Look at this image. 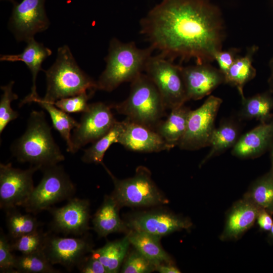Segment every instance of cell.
I'll list each match as a JSON object with an SVG mask.
<instances>
[{
  "label": "cell",
  "instance_id": "1",
  "mask_svg": "<svg viewBox=\"0 0 273 273\" xmlns=\"http://www.w3.org/2000/svg\"><path fill=\"white\" fill-rule=\"evenodd\" d=\"M223 20L208 0H162L140 21L149 47L172 61L210 63L222 50Z\"/></svg>",
  "mask_w": 273,
  "mask_h": 273
},
{
  "label": "cell",
  "instance_id": "2",
  "mask_svg": "<svg viewBox=\"0 0 273 273\" xmlns=\"http://www.w3.org/2000/svg\"><path fill=\"white\" fill-rule=\"evenodd\" d=\"M51 130L44 112L32 111L24 133L11 145L12 155L18 162L29 163L41 170L58 164L64 160L65 156Z\"/></svg>",
  "mask_w": 273,
  "mask_h": 273
},
{
  "label": "cell",
  "instance_id": "3",
  "mask_svg": "<svg viewBox=\"0 0 273 273\" xmlns=\"http://www.w3.org/2000/svg\"><path fill=\"white\" fill-rule=\"evenodd\" d=\"M153 51L150 47L142 49L133 41L112 38L105 58V68L96 81L97 89L110 92L123 83L132 81L144 72Z\"/></svg>",
  "mask_w": 273,
  "mask_h": 273
},
{
  "label": "cell",
  "instance_id": "4",
  "mask_svg": "<svg viewBox=\"0 0 273 273\" xmlns=\"http://www.w3.org/2000/svg\"><path fill=\"white\" fill-rule=\"evenodd\" d=\"M47 88L42 99L53 103L82 92L96 90L97 83L78 65L69 48H58L53 64L46 71Z\"/></svg>",
  "mask_w": 273,
  "mask_h": 273
},
{
  "label": "cell",
  "instance_id": "5",
  "mask_svg": "<svg viewBox=\"0 0 273 273\" xmlns=\"http://www.w3.org/2000/svg\"><path fill=\"white\" fill-rule=\"evenodd\" d=\"M111 106L128 120L154 130L166 109L157 87L145 73L130 82L126 99Z\"/></svg>",
  "mask_w": 273,
  "mask_h": 273
},
{
  "label": "cell",
  "instance_id": "6",
  "mask_svg": "<svg viewBox=\"0 0 273 273\" xmlns=\"http://www.w3.org/2000/svg\"><path fill=\"white\" fill-rule=\"evenodd\" d=\"M110 176L114 189L111 196L119 207H149L168 203V200L151 178L150 171L146 167H137L134 175L119 179L114 176L102 163Z\"/></svg>",
  "mask_w": 273,
  "mask_h": 273
},
{
  "label": "cell",
  "instance_id": "7",
  "mask_svg": "<svg viewBox=\"0 0 273 273\" xmlns=\"http://www.w3.org/2000/svg\"><path fill=\"white\" fill-rule=\"evenodd\" d=\"M43 175L22 207L29 213L49 210L57 203L72 198L76 187L62 166L58 164L41 170Z\"/></svg>",
  "mask_w": 273,
  "mask_h": 273
},
{
  "label": "cell",
  "instance_id": "8",
  "mask_svg": "<svg viewBox=\"0 0 273 273\" xmlns=\"http://www.w3.org/2000/svg\"><path fill=\"white\" fill-rule=\"evenodd\" d=\"M181 66L160 55H152L144 72L157 87L166 109L179 107L188 101Z\"/></svg>",
  "mask_w": 273,
  "mask_h": 273
},
{
  "label": "cell",
  "instance_id": "9",
  "mask_svg": "<svg viewBox=\"0 0 273 273\" xmlns=\"http://www.w3.org/2000/svg\"><path fill=\"white\" fill-rule=\"evenodd\" d=\"M222 103L220 98L210 96L200 107L191 111L186 130L177 145L180 149L194 151L210 146Z\"/></svg>",
  "mask_w": 273,
  "mask_h": 273
},
{
  "label": "cell",
  "instance_id": "10",
  "mask_svg": "<svg viewBox=\"0 0 273 273\" xmlns=\"http://www.w3.org/2000/svg\"><path fill=\"white\" fill-rule=\"evenodd\" d=\"M39 168L13 167L11 163L0 164V207L6 211L23 206L34 186L33 174Z\"/></svg>",
  "mask_w": 273,
  "mask_h": 273
},
{
  "label": "cell",
  "instance_id": "11",
  "mask_svg": "<svg viewBox=\"0 0 273 273\" xmlns=\"http://www.w3.org/2000/svg\"><path fill=\"white\" fill-rule=\"evenodd\" d=\"M117 120L111 105L102 102L89 104L71 135L72 154L88 143H93L106 134Z\"/></svg>",
  "mask_w": 273,
  "mask_h": 273
},
{
  "label": "cell",
  "instance_id": "12",
  "mask_svg": "<svg viewBox=\"0 0 273 273\" xmlns=\"http://www.w3.org/2000/svg\"><path fill=\"white\" fill-rule=\"evenodd\" d=\"M45 2L46 0H22L13 6L9 27L18 41L26 42L49 28L50 22Z\"/></svg>",
  "mask_w": 273,
  "mask_h": 273
},
{
  "label": "cell",
  "instance_id": "13",
  "mask_svg": "<svg viewBox=\"0 0 273 273\" xmlns=\"http://www.w3.org/2000/svg\"><path fill=\"white\" fill-rule=\"evenodd\" d=\"M93 250L92 243L85 236L60 237L48 234L42 251L52 264L72 270Z\"/></svg>",
  "mask_w": 273,
  "mask_h": 273
},
{
  "label": "cell",
  "instance_id": "14",
  "mask_svg": "<svg viewBox=\"0 0 273 273\" xmlns=\"http://www.w3.org/2000/svg\"><path fill=\"white\" fill-rule=\"evenodd\" d=\"M68 200L63 207L49 210L52 215V229L65 235H85L89 230V202L87 199L78 198H71Z\"/></svg>",
  "mask_w": 273,
  "mask_h": 273
},
{
  "label": "cell",
  "instance_id": "15",
  "mask_svg": "<svg viewBox=\"0 0 273 273\" xmlns=\"http://www.w3.org/2000/svg\"><path fill=\"white\" fill-rule=\"evenodd\" d=\"M126 222L129 230L145 232L160 239L176 231L188 230L192 226L189 219L167 211L140 213Z\"/></svg>",
  "mask_w": 273,
  "mask_h": 273
},
{
  "label": "cell",
  "instance_id": "16",
  "mask_svg": "<svg viewBox=\"0 0 273 273\" xmlns=\"http://www.w3.org/2000/svg\"><path fill=\"white\" fill-rule=\"evenodd\" d=\"M188 100H199L224 83V75L210 63L181 66Z\"/></svg>",
  "mask_w": 273,
  "mask_h": 273
},
{
  "label": "cell",
  "instance_id": "17",
  "mask_svg": "<svg viewBox=\"0 0 273 273\" xmlns=\"http://www.w3.org/2000/svg\"><path fill=\"white\" fill-rule=\"evenodd\" d=\"M118 143L127 150L139 152H159L171 149L155 130L126 118Z\"/></svg>",
  "mask_w": 273,
  "mask_h": 273
},
{
  "label": "cell",
  "instance_id": "18",
  "mask_svg": "<svg viewBox=\"0 0 273 273\" xmlns=\"http://www.w3.org/2000/svg\"><path fill=\"white\" fill-rule=\"evenodd\" d=\"M261 209L245 197L235 203L227 214L220 240H236L241 238L253 225Z\"/></svg>",
  "mask_w": 273,
  "mask_h": 273
},
{
  "label": "cell",
  "instance_id": "19",
  "mask_svg": "<svg viewBox=\"0 0 273 273\" xmlns=\"http://www.w3.org/2000/svg\"><path fill=\"white\" fill-rule=\"evenodd\" d=\"M26 46L23 52L16 55H2L1 61L17 62L24 63L32 74V85L30 93L19 103L21 107L27 103H32L39 96L36 92V80L38 73L43 70L41 68L43 62L52 55V51L45 47L43 43L37 42L34 38L26 42Z\"/></svg>",
  "mask_w": 273,
  "mask_h": 273
},
{
  "label": "cell",
  "instance_id": "20",
  "mask_svg": "<svg viewBox=\"0 0 273 273\" xmlns=\"http://www.w3.org/2000/svg\"><path fill=\"white\" fill-rule=\"evenodd\" d=\"M273 142V119L260 123L240 136L232 148L233 155L242 159L258 157L269 149Z\"/></svg>",
  "mask_w": 273,
  "mask_h": 273
},
{
  "label": "cell",
  "instance_id": "21",
  "mask_svg": "<svg viewBox=\"0 0 273 273\" xmlns=\"http://www.w3.org/2000/svg\"><path fill=\"white\" fill-rule=\"evenodd\" d=\"M119 206L111 196H105L103 202L94 214L93 219L95 231L100 237H105L115 233L128 232L126 222L120 217Z\"/></svg>",
  "mask_w": 273,
  "mask_h": 273
},
{
  "label": "cell",
  "instance_id": "22",
  "mask_svg": "<svg viewBox=\"0 0 273 273\" xmlns=\"http://www.w3.org/2000/svg\"><path fill=\"white\" fill-rule=\"evenodd\" d=\"M191 111L185 104L173 108L166 119L156 127L155 130L171 149L178 145L184 135Z\"/></svg>",
  "mask_w": 273,
  "mask_h": 273
},
{
  "label": "cell",
  "instance_id": "23",
  "mask_svg": "<svg viewBox=\"0 0 273 273\" xmlns=\"http://www.w3.org/2000/svg\"><path fill=\"white\" fill-rule=\"evenodd\" d=\"M258 49V47L255 45L248 48L245 55L239 56L224 74V83L236 87L241 98L245 97L243 92L245 85L256 75L252 62L253 56Z\"/></svg>",
  "mask_w": 273,
  "mask_h": 273
},
{
  "label": "cell",
  "instance_id": "24",
  "mask_svg": "<svg viewBox=\"0 0 273 273\" xmlns=\"http://www.w3.org/2000/svg\"><path fill=\"white\" fill-rule=\"evenodd\" d=\"M241 107L238 113L240 119H256L266 123L273 119V94L269 90L253 96L241 98Z\"/></svg>",
  "mask_w": 273,
  "mask_h": 273
},
{
  "label": "cell",
  "instance_id": "25",
  "mask_svg": "<svg viewBox=\"0 0 273 273\" xmlns=\"http://www.w3.org/2000/svg\"><path fill=\"white\" fill-rule=\"evenodd\" d=\"M127 235L130 245L156 265L163 263H172L170 256L162 247L160 238L133 230H130Z\"/></svg>",
  "mask_w": 273,
  "mask_h": 273
},
{
  "label": "cell",
  "instance_id": "26",
  "mask_svg": "<svg viewBox=\"0 0 273 273\" xmlns=\"http://www.w3.org/2000/svg\"><path fill=\"white\" fill-rule=\"evenodd\" d=\"M130 245L126 235L120 240L107 242L102 247L93 250L90 255L101 262L108 273H117L127 256Z\"/></svg>",
  "mask_w": 273,
  "mask_h": 273
},
{
  "label": "cell",
  "instance_id": "27",
  "mask_svg": "<svg viewBox=\"0 0 273 273\" xmlns=\"http://www.w3.org/2000/svg\"><path fill=\"white\" fill-rule=\"evenodd\" d=\"M240 132L238 125L234 121H222L218 127L215 128L210 144V150L201 161L200 167L212 158L233 148L240 136Z\"/></svg>",
  "mask_w": 273,
  "mask_h": 273
},
{
  "label": "cell",
  "instance_id": "28",
  "mask_svg": "<svg viewBox=\"0 0 273 273\" xmlns=\"http://www.w3.org/2000/svg\"><path fill=\"white\" fill-rule=\"evenodd\" d=\"M32 102L36 103L48 112L54 128L65 141L67 151L72 153L71 131L77 126L78 122L68 113L61 110L53 104L43 101L39 97L33 100Z\"/></svg>",
  "mask_w": 273,
  "mask_h": 273
},
{
  "label": "cell",
  "instance_id": "29",
  "mask_svg": "<svg viewBox=\"0 0 273 273\" xmlns=\"http://www.w3.org/2000/svg\"><path fill=\"white\" fill-rule=\"evenodd\" d=\"M124 127V120L116 121L104 135L84 151L81 160L85 163L102 164L106 152L114 143H118Z\"/></svg>",
  "mask_w": 273,
  "mask_h": 273
},
{
  "label": "cell",
  "instance_id": "30",
  "mask_svg": "<svg viewBox=\"0 0 273 273\" xmlns=\"http://www.w3.org/2000/svg\"><path fill=\"white\" fill-rule=\"evenodd\" d=\"M244 197L269 213H273V173L270 171L255 180Z\"/></svg>",
  "mask_w": 273,
  "mask_h": 273
},
{
  "label": "cell",
  "instance_id": "31",
  "mask_svg": "<svg viewBox=\"0 0 273 273\" xmlns=\"http://www.w3.org/2000/svg\"><path fill=\"white\" fill-rule=\"evenodd\" d=\"M15 268L16 272L58 273L42 251L16 257Z\"/></svg>",
  "mask_w": 273,
  "mask_h": 273
},
{
  "label": "cell",
  "instance_id": "32",
  "mask_svg": "<svg viewBox=\"0 0 273 273\" xmlns=\"http://www.w3.org/2000/svg\"><path fill=\"white\" fill-rule=\"evenodd\" d=\"M6 212L7 227L13 239L39 230V222L30 214H22L16 208Z\"/></svg>",
  "mask_w": 273,
  "mask_h": 273
},
{
  "label": "cell",
  "instance_id": "33",
  "mask_svg": "<svg viewBox=\"0 0 273 273\" xmlns=\"http://www.w3.org/2000/svg\"><path fill=\"white\" fill-rule=\"evenodd\" d=\"M48 233L40 230L13 239L11 243L12 251H17L22 254L33 253L43 250Z\"/></svg>",
  "mask_w": 273,
  "mask_h": 273
},
{
  "label": "cell",
  "instance_id": "34",
  "mask_svg": "<svg viewBox=\"0 0 273 273\" xmlns=\"http://www.w3.org/2000/svg\"><path fill=\"white\" fill-rule=\"evenodd\" d=\"M15 82L11 81L7 85L1 86L3 93L0 100V134H1L7 125L19 117L17 111L11 107V102L18 98V95L13 92Z\"/></svg>",
  "mask_w": 273,
  "mask_h": 273
},
{
  "label": "cell",
  "instance_id": "35",
  "mask_svg": "<svg viewBox=\"0 0 273 273\" xmlns=\"http://www.w3.org/2000/svg\"><path fill=\"white\" fill-rule=\"evenodd\" d=\"M156 265L135 249L126 257L120 269L122 273H149L155 271Z\"/></svg>",
  "mask_w": 273,
  "mask_h": 273
},
{
  "label": "cell",
  "instance_id": "36",
  "mask_svg": "<svg viewBox=\"0 0 273 273\" xmlns=\"http://www.w3.org/2000/svg\"><path fill=\"white\" fill-rule=\"evenodd\" d=\"M95 91L84 92L74 96L60 99L52 104L67 113H83L87 109L89 106L88 101Z\"/></svg>",
  "mask_w": 273,
  "mask_h": 273
},
{
  "label": "cell",
  "instance_id": "37",
  "mask_svg": "<svg viewBox=\"0 0 273 273\" xmlns=\"http://www.w3.org/2000/svg\"><path fill=\"white\" fill-rule=\"evenodd\" d=\"M11 243L6 236L1 230L0 234V272L15 273L16 257L12 253Z\"/></svg>",
  "mask_w": 273,
  "mask_h": 273
},
{
  "label": "cell",
  "instance_id": "38",
  "mask_svg": "<svg viewBox=\"0 0 273 273\" xmlns=\"http://www.w3.org/2000/svg\"><path fill=\"white\" fill-rule=\"evenodd\" d=\"M239 52L238 49L231 48L226 51L220 50L215 53L214 59L217 63L218 69L224 75L239 56Z\"/></svg>",
  "mask_w": 273,
  "mask_h": 273
},
{
  "label": "cell",
  "instance_id": "39",
  "mask_svg": "<svg viewBox=\"0 0 273 273\" xmlns=\"http://www.w3.org/2000/svg\"><path fill=\"white\" fill-rule=\"evenodd\" d=\"M77 267L82 273H108L101 262L91 255L86 256Z\"/></svg>",
  "mask_w": 273,
  "mask_h": 273
},
{
  "label": "cell",
  "instance_id": "40",
  "mask_svg": "<svg viewBox=\"0 0 273 273\" xmlns=\"http://www.w3.org/2000/svg\"><path fill=\"white\" fill-rule=\"evenodd\" d=\"M256 221L260 229L264 231H269L273 223V220L269 213L262 208L258 213Z\"/></svg>",
  "mask_w": 273,
  "mask_h": 273
},
{
  "label": "cell",
  "instance_id": "41",
  "mask_svg": "<svg viewBox=\"0 0 273 273\" xmlns=\"http://www.w3.org/2000/svg\"><path fill=\"white\" fill-rule=\"evenodd\" d=\"M155 271L160 273H180L181 272L173 263H163L156 265Z\"/></svg>",
  "mask_w": 273,
  "mask_h": 273
},
{
  "label": "cell",
  "instance_id": "42",
  "mask_svg": "<svg viewBox=\"0 0 273 273\" xmlns=\"http://www.w3.org/2000/svg\"><path fill=\"white\" fill-rule=\"evenodd\" d=\"M270 74L268 79L267 83L269 86V90L273 94V56L269 62Z\"/></svg>",
  "mask_w": 273,
  "mask_h": 273
},
{
  "label": "cell",
  "instance_id": "43",
  "mask_svg": "<svg viewBox=\"0 0 273 273\" xmlns=\"http://www.w3.org/2000/svg\"><path fill=\"white\" fill-rule=\"evenodd\" d=\"M270 150L271 169L270 171L273 173V142L269 149Z\"/></svg>",
  "mask_w": 273,
  "mask_h": 273
},
{
  "label": "cell",
  "instance_id": "44",
  "mask_svg": "<svg viewBox=\"0 0 273 273\" xmlns=\"http://www.w3.org/2000/svg\"><path fill=\"white\" fill-rule=\"evenodd\" d=\"M1 1H5L9 2L11 3L13 5V6L17 3V2L15 0H1Z\"/></svg>",
  "mask_w": 273,
  "mask_h": 273
},
{
  "label": "cell",
  "instance_id": "45",
  "mask_svg": "<svg viewBox=\"0 0 273 273\" xmlns=\"http://www.w3.org/2000/svg\"><path fill=\"white\" fill-rule=\"evenodd\" d=\"M270 236L272 238H273V223H272V226L270 230Z\"/></svg>",
  "mask_w": 273,
  "mask_h": 273
}]
</instances>
